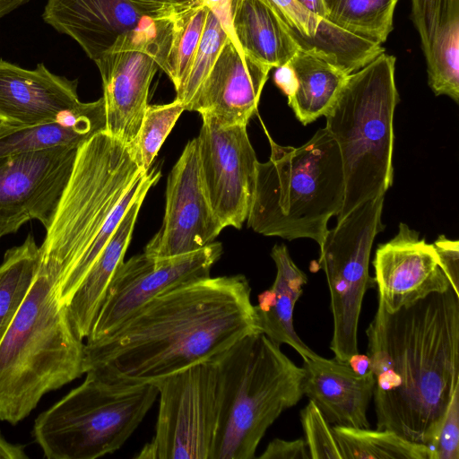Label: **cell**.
Returning a JSON list of instances; mask_svg holds the SVG:
<instances>
[{
  "label": "cell",
  "mask_w": 459,
  "mask_h": 459,
  "mask_svg": "<svg viewBox=\"0 0 459 459\" xmlns=\"http://www.w3.org/2000/svg\"><path fill=\"white\" fill-rule=\"evenodd\" d=\"M261 333L251 287L241 274L205 277L167 290L108 336L84 343V374L96 370L152 383L214 359Z\"/></svg>",
  "instance_id": "6da1fadb"
},
{
  "label": "cell",
  "mask_w": 459,
  "mask_h": 459,
  "mask_svg": "<svg viewBox=\"0 0 459 459\" xmlns=\"http://www.w3.org/2000/svg\"><path fill=\"white\" fill-rule=\"evenodd\" d=\"M366 334L377 429L427 446L459 385V296L450 288L393 313L378 300Z\"/></svg>",
  "instance_id": "7a4b0ae2"
},
{
  "label": "cell",
  "mask_w": 459,
  "mask_h": 459,
  "mask_svg": "<svg viewBox=\"0 0 459 459\" xmlns=\"http://www.w3.org/2000/svg\"><path fill=\"white\" fill-rule=\"evenodd\" d=\"M156 171L157 168L143 170L129 146L105 130L78 147L69 180L39 247L41 260L61 271L64 305Z\"/></svg>",
  "instance_id": "3957f363"
},
{
  "label": "cell",
  "mask_w": 459,
  "mask_h": 459,
  "mask_svg": "<svg viewBox=\"0 0 459 459\" xmlns=\"http://www.w3.org/2000/svg\"><path fill=\"white\" fill-rule=\"evenodd\" d=\"M61 273L40 260L0 342V420L16 425L48 392L84 374V342L60 300Z\"/></svg>",
  "instance_id": "277c9868"
},
{
  "label": "cell",
  "mask_w": 459,
  "mask_h": 459,
  "mask_svg": "<svg viewBox=\"0 0 459 459\" xmlns=\"http://www.w3.org/2000/svg\"><path fill=\"white\" fill-rule=\"evenodd\" d=\"M262 126L271 154L257 163L247 227L287 240L311 238L320 246L344 199L338 145L325 127L299 147L282 146Z\"/></svg>",
  "instance_id": "5b68a950"
},
{
  "label": "cell",
  "mask_w": 459,
  "mask_h": 459,
  "mask_svg": "<svg viewBox=\"0 0 459 459\" xmlns=\"http://www.w3.org/2000/svg\"><path fill=\"white\" fill-rule=\"evenodd\" d=\"M214 361L220 406L212 459H253L268 428L304 395V369L260 332Z\"/></svg>",
  "instance_id": "8992f818"
},
{
  "label": "cell",
  "mask_w": 459,
  "mask_h": 459,
  "mask_svg": "<svg viewBox=\"0 0 459 459\" xmlns=\"http://www.w3.org/2000/svg\"><path fill=\"white\" fill-rule=\"evenodd\" d=\"M394 65L395 57L383 52L349 74L325 116L344 177L337 221L361 204L385 195L393 184L394 115L399 101Z\"/></svg>",
  "instance_id": "52a82bcc"
},
{
  "label": "cell",
  "mask_w": 459,
  "mask_h": 459,
  "mask_svg": "<svg viewBox=\"0 0 459 459\" xmlns=\"http://www.w3.org/2000/svg\"><path fill=\"white\" fill-rule=\"evenodd\" d=\"M35 420L32 435L48 459H95L118 450L158 397L152 383L96 370Z\"/></svg>",
  "instance_id": "ba28073f"
},
{
  "label": "cell",
  "mask_w": 459,
  "mask_h": 459,
  "mask_svg": "<svg viewBox=\"0 0 459 459\" xmlns=\"http://www.w3.org/2000/svg\"><path fill=\"white\" fill-rule=\"evenodd\" d=\"M385 195L354 208L328 230L322 244L318 265L326 276L333 316L330 349L334 358L347 363L359 352L358 326L363 298L375 288L368 266L376 236L384 230Z\"/></svg>",
  "instance_id": "9c48e42d"
},
{
  "label": "cell",
  "mask_w": 459,
  "mask_h": 459,
  "mask_svg": "<svg viewBox=\"0 0 459 459\" xmlns=\"http://www.w3.org/2000/svg\"><path fill=\"white\" fill-rule=\"evenodd\" d=\"M159 401L155 434L139 459H212L220 387L214 359L152 382Z\"/></svg>",
  "instance_id": "30bf717a"
},
{
  "label": "cell",
  "mask_w": 459,
  "mask_h": 459,
  "mask_svg": "<svg viewBox=\"0 0 459 459\" xmlns=\"http://www.w3.org/2000/svg\"><path fill=\"white\" fill-rule=\"evenodd\" d=\"M222 254L220 242L180 255L157 258L144 252L123 261L116 271L86 342L112 333L142 307L175 287L210 276Z\"/></svg>",
  "instance_id": "8fae6325"
},
{
  "label": "cell",
  "mask_w": 459,
  "mask_h": 459,
  "mask_svg": "<svg viewBox=\"0 0 459 459\" xmlns=\"http://www.w3.org/2000/svg\"><path fill=\"white\" fill-rule=\"evenodd\" d=\"M200 170L210 204L223 228L241 229L251 207L258 160L247 126H221L202 115Z\"/></svg>",
  "instance_id": "7c38bea8"
},
{
  "label": "cell",
  "mask_w": 459,
  "mask_h": 459,
  "mask_svg": "<svg viewBox=\"0 0 459 459\" xmlns=\"http://www.w3.org/2000/svg\"><path fill=\"white\" fill-rule=\"evenodd\" d=\"M42 18L74 39L93 61L123 41L158 54L170 20H153L127 0H48Z\"/></svg>",
  "instance_id": "4fadbf2b"
},
{
  "label": "cell",
  "mask_w": 459,
  "mask_h": 459,
  "mask_svg": "<svg viewBox=\"0 0 459 459\" xmlns=\"http://www.w3.org/2000/svg\"><path fill=\"white\" fill-rule=\"evenodd\" d=\"M78 147L59 146L0 157V237L27 221L50 225Z\"/></svg>",
  "instance_id": "5bb4252c"
},
{
  "label": "cell",
  "mask_w": 459,
  "mask_h": 459,
  "mask_svg": "<svg viewBox=\"0 0 459 459\" xmlns=\"http://www.w3.org/2000/svg\"><path fill=\"white\" fill-rule=\"evenodd\" d=\"M223 229L206 195L194 138L169 174L161 227L143 252L157 258L191 253L213 242Z\"/></svg>",
  "instance_id": "9a60e30c"
},
{
  "label": "cell",
  "mask_w": 459,
  "mask_h": 459,
  "mask_svg": "<svg viewBox=\"0 0 459 459\" xmlns=\"http://www.w3.org/2000/svg\"><path fill=\"white\" fill-rule=\"evenodd\" d=\"M378 300L393 313L451 288L432 244L405 223L376 250L373 260Z\"/></svg>",
  "instance_id": "2e32d148"
},
{
  "label": "cell",
  "mask_w": 459,
  "mask_h": 459,
  "mask_svg": "<svg viewBox=\"0 0 459 459\" xmlns=\"http://www.w3.org/2000/svg\"><path fill=\"white\" fill-rule=\"evenodd\" d=\"M272 68L244 53L231 31L190 108L221 126H247Z\"/></svg>",
  "instance_id": "e0dca14e"
},
{
  "label": "cell",
  "mask_w": 459,
  "mask_h": 459,
  "mask_svg": "<svg viewBox=\"0 0 459 459\" xmlns=\"http://www.w3.org/2000/svg\"><path fill=\"white\" fill-rule=\"evenodd\" d=\"M94 62L102 81L105 131L129 146L139 131L159 66L151 53L140 49L108 52Z\"/></svg>",
  "instance_id": "ac0fdd59"
},
{
  "label": "cell",
  "mask_w": 459,
  "mask_h": 459,
  "mask_svg": "<svg viewBox=\"0 0 459 459\" xmlns=\"http://www.w3.org/2000/svg\"><path fill=\"white\" fill-rule=\"evenodd\" d=\"M78 81L51 73L44 64L29 70L0 59V124L24 127L55 119L82 101Z\"/></svg>",
  "instance_id": "d6986e66"
},
{
  "label": "cell",
  "mask_w": 459,
  "mask_h": 459,
  "mask_svg": "<svg viewBox=\"0 0 459 459\" xmlns=\"http://www.w3.org/2000/svg\"><path fill=\"white\" fill-rule=\"evenodd\" d=\"M299 49L351 74L385 52L381 44L320 18L297 0H267Z\"/></svg>",
  "instance_id": "ffe728a7"
},
{
  "label": "cell",
  "mask_w": 459,
  "mask_h": 459,
  "mask_svg": "<svg viewBox=\"0 0 459 459\" xmlns=\"http://www.w3.org/2000/svg\"><path fill=\"white\" fill-rule=\"evenodd\" d=\"M303 394L330 424L369 428L367 411L373 397L374 377L361 376L337 359L319 355L303 359Z\"/></svg>",
  "instance_id": "44dd1931"
},
{
  "label": "cell",
  "mask_w": 459,
  "mask_h": 459,
  "mask_svg": "<svg viewBox=\"0 0 459 459\" xmlns=\"http://www.w3.org/2000/svg\"><path fill=\"white\" fill-rule=\"evenodd\" d=\"M411 18L436 95L459 101V0H411Z\"/></svg>",
  "instance_id": "7402d4cb"
},
{
  "label": "cell",
  "mask_w": 459,
  "mask_h": 459,
  "mask_svg": "<svg viewBox=\"0 0 459 459\" xmlns=\"http://www.w3.org/2000/svg\"><path fill=\"white\" fill-rule=\"evenodd\" d=\"M161 177L158 169L134 199L110 239L66 305L75 333L86 339L107 295L111 280L124 261L138 213L147 193Z\"/></svg>",
  "instance_id": "603a6c76"
},
{
  "label": "cell",
  "mask_w": 459,
  "mask_h": 459,
  "mask_svg": "<svg viewBox=\"0 0 459 459\" xmlns=\"http://www.w3.org/2000/svg\"><path fill=\"white\" fill-rule=\"evenodd\" d=\"M276 276L270 289L257 297L255 306L261 333L277 344H287L303 359L318 356L298 335L294 327V307L303 293L307 277L292 261L285 245H274L271 251Z\"/></svg>",
  "instance_id": "cb8c5ba5"
},
{
  "label": "cell",
  "mask_w": 459,
  "mask_h": 459,
  "mask_svg": "<svg viewBox=\"0 0 459 459\" xmlns=\"http://www.w3.org/2000/svg\"><path fill=\"white\" fill-rule=\"evenodd\" d=\"M106 128L104 100L81 102L55 119L0 134V157L59 146L79 147Z\"/></svg>",
  "instance_id": "d4e9b609"
},
{
  "label": "cell",
  "mask_w": 459,
  "mask_h": 459,
  "mask_svg": "<svg viewBox=\"0 0 459 459\" xmlns=\"http://www.w3.org/2000/svg\"><path fill=\"white\" fill-rule=\"evenodd\" d=\"M230 24L242 51L271 68L299 50L267 0H230Z\"/></svg>",
  "instance_id": "484cf974"
},
{
  "label": "cell",
  "mask_w": 459,
  "mask_h": 459,
  "mask_svg": "<svg viewBox=\"0 0 459 459\" xmlns=\"http://www.w3.org/2000/svg\"><path fill=\"white\" fill-rule=\"evenodd\" d=\"M297 78L289 106L304 126L325 116L344 85L348 74L326 60L299 49L288 61Z\"/></svg>",
  "instance_id": "4316f807"
},
{
  "label": "cell",
  "mask_w": 459,
  "mask_h": 459,
  "mask_svg": "<svg viewBox=\"0 0 459 459\" xmlns=\"http://www.w3.org/2000/svg\"><path fill=\"white\" fill-rule=\"evenodd\" d=\"M342 459H431L428 446L389 429L333 425Z\"/></svg>",
  "instance_id": "83f0119b"
},
{
  "label": "cell",
  "mask_w": 459,
  "mask_h": 459,
  "mask_svg": "<svg viewBox=\"0 0 459 459\" xmlns=\"http://www.w3.org/2000/svg\"><path fill=\"white\" fill-rule=\"evenodd\" d=\"M41 260L34 236L5 251L0 264V342L25 299Z\"/></svg>",
  "instance_id": "f1b7e54d"
},
{
  "label": "cell",
  "mask_w": 459,
  "mask_h": 459,
  "mask_svg": "<svg viewBox=\"0 0 459 459\" xmlns=\"http://www.w3.org/2000/svg\"><path fill=\"white\" fill-rule=\"evenodd\" d=\"M209 7L203 2L169 21L165 47L159 67L177 91L183 84L199 45Z\"/></svg>",
  "instance_id": "f546056e"
},
{
  "label": "cell",
  "mask_w": 459,
  "mask_h": 459,
  "mask_svg": "<svg viewBox=\"0 0 459 459\" xmlns=\"http://www.w3.org/2000/svg\"><path fill=\"white\" fill-rule=\"evenodd\" d=\"M398 0H323L325 19L355 35L385 42Z\"/></svg>",
  "instance_id": "4dcf8cb0"
},
{
  "label": "cell",
  "mask_w": 459,
  "mask_h": 459,
  "mask_svg": "<svg viewBox=\"0 0 459 459\" xmlns=\"http://www.w3.org/2000/svg\"><path fill=\"white\" fill-rule=\"evenodd\" d=\"M230 14L209 8L203 34L183 84L176 91L175 100L185 110L190 108L197 92L212 68L230 33Z\"/></svg>",
  "instance_id": "1f68e13d"
},
{
  "label": "cell",
  "mask_w": 459,
  "mask_h": 459,
  "mask_svg": "<svg viewBox=\"0 0 459 459\" xmlns=\"http://www.w3.org/2000/svg\"><path fill=\"white\" fill-rule=\"evenodd\" d=\"M184 111V106L177 100L168 104H148L137 135L129 145L134 161L143 170L150 169L161 145Z\"/></svg>",
  "instance_id": "d6a6232c"
},
{
  "label": "cell",
  "mask_w": 459,
  "mask_h": 459,
  "mask_svg": "<svg viewBox=\"0 0 459 459\" xmlns=\"http://www.w3.org/2000/svg\"><path fill=\"white\" fill-rule=\"evenodd\" d=\"M305 443L311 459H342L331 424L312 402L300 411Z\"/></svg>",
  "instance_id": "836d02e7"
},
{
  "label": "cell",
  "mask_w": 459,
  "mask_h": 459,
  "mask_svg": "<svg viewBox=\"0 0 459 459\" xmlns=\"http://www.w3.org/2000/svg\"><path fill=\"white\" fill-rule=\"evenodd\" d=\"M427 446L431 459H459V385L454 391L437 432Z\"/></svg>",
  "instance_id": "e575fe53"
},
{
  "label": "cell",
  "mask_w": 459,
  "mask_h": 459,
  "mask_svg": "<svg viewBox=\"0 0 459 459\" xmlns=\"http://www.w3.org/2000/svg\"><path fill=\"white\" fill-rule=\"evenodd\" d=\"M439 265L446 274L452 290L459 296V243L440 235L432 244Z\"/></svg>",
  "instance_id": "d590c367"
},
{
  "label": "cell",
  "mask_w": 459,
  "mask_h": 459,
  "mask_svg": "<svg viewBox=\"0 0 459 459\" xmlns=\"http://www.w3.org/2000/svg\"><path fill=\"white\" fill-rule=\"evenodd\" d=\"M138 11L156 20H169L204 0H127Z\"/></svg>",
  "instance_id": "8d00e7d4"
},
{
  "label": "cell",
  "mask_w": 459,
  "mask_h": 459,
  "mask_svg": "<svg viewBox=\"0 0 459 459\" xmlns=\"http://www.w3.org/2000/svg\"><path fill=\"white\" fill-rule=\"evenodd\" d=\"M260 459H308L309 455L304 439L284 440L274 438L272 440Z\"/></svg>",
  "instance_id": "74e56055"
},
{
  "label": "cell",
  "mask_w": 459,
  "mask_h": 459,
  "mask_svg": "<svg viewBox=\"0 0 459 459\" xmlns=\"http://www.w3.org/2000/svg\"><path fill=\"white\" fill-rule=\"evenodd\" d=\"M273 81L278 88L287 96L288 100L292 97L297 89V78L289 62L276 67Z\"/></svg>",
  "instance_id": "f35d334b"
},
{
  "label": "cell",
  "mask_w": 459,
  "mask_h": 459,
  "mask_svg": "<svg viewBox=\"0 0 459 459\" xmlns=\"http://www.w3.org/2000/svg\"><path fill=\"white\" fill-rule=\"evenodd\" d=\"M25 447L7 441L0 433V459H27Z\"/></svg>",
  "instance_id": "ab89813d"
},
{
  "label": "cell",
  "mask_w": 459,
  "mask_h": 459,
  "mask_svg": "<svg viewBox=\"0 0 459 459\" xmlns=\"http://www.w3.org/2000/svg\"><path fill=\"white\" fill-rule=\"evenodd\" d=\"M347 364L354 372L361 376L372 372L370 361L367 354H359L357 352L350 357Z\"/></svg>",
  "instance_id": "60d3db41"
},
{
  "label": "cell",
  "mask_w": 459,
  "mask_h": 459,
  "mask_svg": "<svg viewBox=\"0 0 459 459\" xmlns=\"http://www.w3.org/2000/svg\"><path fill=\"white\" fill-rule=\"evenodd\" d=\"M306 9L320 18L325 19V10L323 0H297ZM326 20V19H325Z\"/></svg>",
  "instance_id": "b9f144b4"
},
{
  "label": "cell",
  "mask_w": 459,
  "mask_h": 459,
  "mask_svg": "<svg viewBox=\"0 0 459 459\" xmlns=\"http://www.w3.org/2000/svg\"><path fill=\"white\" fill-rule=\"evenodd\" d=\"M30 0H0V18L5 16Z\"/></svg>",
  "instance_id": "7bdbcfd3"
},
{
  "label": "cell",
  "mask_w": 459,
  "mask_h": 459,
  "mask_svg": "<svg viewBox=\"0 0 459 459\" xmlns=\"http://www.w3.org/2000/svg\"><path fill=\"white\" fill-rule=\"evenodd\" d=\"M7 126L0 124V134H2L5 129Z\"/></svg>",
  "instance_id": "ee69618b"
},
{
  "label": "cell",
  "mask_w": 459,
  "mask_h": 459,
  "mask_svg": "<svg viewBox=\"0 0 459 459\" xmlns=\"http://www.w3.org/2000/svg\"><path fill=\"white\" fill-rule=\"evenodd\" d=\"M0 238H1V237H0Z\"/></svg>",
  "instance_id": "f6af8a7d"
}]
</instances>
